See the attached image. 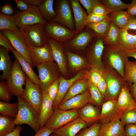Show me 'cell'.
<instances>
[{
  "mask_svg": "<svg viewBox=\"0 0 136 136\" xmlns=\"http://www.w3.org/2000/svg\"><path fill=\"white\" fill-rule=\"evenodd\" d=\"M23 128L20 125H18L13 131L5 136H20V132Z\"/></svg>",
  "mask_w": 136,
  "mask_h": 136,
  "instance_id": "cell-57",
  "label": "cell"
},
{
  "mask_svg": "<svg viewBox=\"0 0 136 136\" xmlns=\"http://www.w3.org/2000/svg\"><path fill=\"white\" fill-rule=\"evenodd\" d=\"M53 0H45L38 7L43 16L47 21H52L56 15V11L53 8Z\"/></svg>",
  "mask_w": 136,
  "mask_h": 136,
  "instance_id": "cell-32",
  "label": "cell"
},
{
  "mask_svg": "<svg viewBox=\"0 0 136 136\" xmlns=\"http://www.w3.org/2000/svg\"><path fill=\"white\" fill-rule=\"evenodd\" d=\"M85 74L86 72L82 71L69 79H66L61 77L60 78L58 92L53 103L54 111L58 108L71 86L75 81L84 77Z\"/></svg>",
  "mask_w": 136,
  "mask_h": 136,
  "instance_id": "cell-17",
  "label": "cell"
},
{
  "mask_svg": "<svg viewBox=\"0 0 136 136\" xmlns=\"http://www.w3.org/2000/svg\"><path fill=\"white\" fill-rule=\"evenodd\" d=\"M13 95L7 82H0V99L1 101L9 103Z\"/></svg>",
  "mask_w": 136,
  "mask_h": 136,
  "instance_id": "cell-43",
  "label": "cell"
},
{
  "mask_svg": "<svg viewBox=\"0 0 136 136\" xmlns=\"http://www.w3.org/2000/svg\"><path fill=\"white\" fill-rule=\"evenodd\" d=\"M96 86L102 94L104 99L107 89V85L103 73Z\"/></svg>",
  "mask_w": 136,
  "mask_h": 136,
  "instance_id": "cell-50",
  "label": "cell"
},
{
  "mask_svg": "<svg viewBox=\"0 0 136 136\" xmlns=\"http://www.w3.org/2000/svg\"><path fill=\"white\" fill-rule=\"evenodd\" d=\"M54 130L48 129L44 126L41 128L34 136H50Z\"/></svg>",
  "mask_w": 136,
  "mask_h": 136,
  "instance_id": "cell-54",
  "label": "cell"
},
{
  "mask_svg": "<svg viewBox=\"0 0 136 136\" xmlns=\"http://www.w3.org/2000/svg\"><path fill=\"white\" fill-rule=\"evenodd\" d=\"M66 53L69 64L73 70L78 71L88 66L86 60L80 55L68 50Z\"/></svg>",
  "mask_w": 136,
  "mask_h": 136,
  "instance_id": "cell-31",
  "label": "cell"
},
{
  "mask_svg": "<svg viewBox=\"0 0 136 136\" xmlns=\"http://www.w3.org/2000/svg\"><path fill=\"white\" fill-rule=\"evenodd\" d=\"M103 73L107 85L104 102L110 100L117 99L126 82L115 69L106 63L104 65Z\"/></svg>",
  "mask_w": 136,
  "mask_h": 136,
  "instance_id": "cell-2",
  "label": "cell"
},
{
  "mask_svg": "<svg viewBox=\"0 0 136 136\" xmlns=\"http://www.w3.org/2000/svg\"><path fill=\"white\" fill-rule=\"evenodd\" d=\"M6 79L13 95L21 97L24 90L23 86L25 84L26 76L16 59L13 62L10 74Z\"/></svg>",
  "mask_w": 136,
  "mask_h": 136,
  "instance_id": "cell-7",
  "label": "cell"
},
{
  "mask_svg": "<svg viewBox=\"0 0 136 136\" xmlns=\"http://www.w3.org/2000/svg\"><path fill=\"white\" fill-rule=\"evenodd\" d=\"M79 2L86 9L88 15L92 13L93 9L97 4L101 2L100 0H79Z\"/></svg>",
  "mask_w": 136,
  "mask_h": 136,
  "instance_id": "cell-46",
  "label": "cell"
},
{
  "mask_svg": "<svg viewBox=\"0 0 136 136\" xmlns=\"http://www.w3.org/2000/svg\"><path fill=\"white\" fill-rule=\"evenodd\" d=\"M120 120L125 125L129 124H136V108L125 110L120 118Z\"/></svg>",
  "mask_w": 136,
  "mask_h": 136,
  "instance_id": "cell-42",
  "label": "cell"
},
{
  "mask_svg": "<svg viewBox=\"0 0 136 136\" xmlns=\"http://www.w3.org/2000/svg\"><path fill=\"white\" fill-rule=\"evenodd\" d=\"M11 52L26 76L32 82L40 85V81L39 76L35 72L29 63L22 55L14 49Z\"/></svg>",
  "mask_w": 136,
  "mask_h": 136,
  "instance_id": "cell-25",
  "label": "cell"
},
{
  "mask_svg": "<svg viewBox=\"0 0 136 136\" xmlns=\"http://www.w3.org/2000/svg\"><path fill=\"white\" fill-rule=\"evenodd\" d=\"M15 1L18 9L21 12L26 11L29 7V5L24 0H15Z\"/></svg>",
  "mask_w": 136,
  "mask_h": 136,
  "instance_id": "cell-55",
  "label": "cell"
},
{
  "mask_svg": "<svg viewBox=\"0 0 136 136\" xmlns=\"http://www.w3.org/2000/svg\"><path fill=\"white\" fill-rule=\"evenodd\" d=\"M28 48L42 47L48 44L44 25L36 24L24 26L19 28Z\"/></svg>",
  "mask_w": 136,
  "mask_h": 136,
  "instance_id": "cell-4",
  "label": "cell"
},
{
  "mask_svg": "<svg viewBox=\"0 0 136 136\" xmlns=\"http://www.w3.org/2000/svg\"><path fill=\"white\" fill-rule=\"evenodd\" d=\"M18 110L15 118V125L26 124L36 133L40 128L39 114L28 103L21 97H17Z\"/></svg>",
  "mask_w": 136,
  "mask_h": 136,
  "instance_id": "cell-1",
  "label": "cell"
},
{
  "mask_svg": "<svg viewBox=\"0 0 136 136\" xmlns=\"http://www.w3.org/2000/svg\"><path fill=\"white\" fill-rule=\"evenodd\" d=\"M96 36L95 33L88 29V28L84 29L83 28L74 37L65 42L71 48L77 50H81L85 48Z\"/></svg>",
  "mask_w": 136,
  "mask_h": 136,
  "instance_id": "cell-18",
  "label": "cell"
},
{
  "mask_svg": "<svg viewBox=\"0 0 136 136\" xmlns=\"http://www.w3.org/2000/svg\"><path fill=\"white\" fill-rule=\"evenodd\" d=\"M125 51L128 57H132L136 59V47L132 50Z\"/></svg>",
  "mask_w": 136,
  "mask_h": 136,
  "instance_id": "cell-60",
  "label": "cell"
},
{
  "mask_svg": "<svg viewBox=\"0 0 136 136\" xmlns=\"http://www.w3.org/2000/svg\"><path fill=\"white\" fill-rule=\"evenodd\" d=\"M124 132L125 136H136V124H129L126 125Z\"/></svg>",
  "mask_w": 136,
  "mask_h": 136,
  "instance_id": "cell-51",
  "label": "cell"
},
{
  "mask_svg": "<svg viewBox=\"0 0 136 136\" xmlns=\"http://www.w3.org/2000/svg\"><path fill=\"white\" fill-rule=\"evenodd\" d=\"M88 89L90 94V103L101 108L104 98L97 86L89 83Z\"/></svg>",
  "mask_w": 136,
  "mask_h": 136,
  "instance_id": "cell-36",
  "label": "cell"
},
{
  "mask_svg": "<svg viewBox=\"0 0 136 136\" xmlns=\"http://www.w3.org/2000/svg\"><path fill=\"white\" fill-rule=\"evenodd\" d=\"M99 123L100 125L109 123L117 119H120L124 110L118 105L116 99H111L105 102L101 108Z\"/></svg>",
  "mask_w": 136,
  "mask_h": 136,
  "instance_id": "cell-13",
  "label": "cell"
},
{
  "mask_svg": "<svg viewBox=\"0 0 136 136\" xmlns=\"http://www.w3.org/2000/svg\"><path fill=\"white\" fill-rule=\"evenodd\" d=\"M94 39V42L88 56L90 66L103 69L104 65L102 62L101 58L105 48L103 39L96 36Z\"/></svg>",
  "mask_w": 136,
  "mask_h": 136,
  "instance_id": "cell-16",
  "label": "cell"
},
{
  "mask_svg": "<svg viewBox=\"0 0 136 136\" xmlns=\"http://www.w3.org/2000/svg\"><path fill=\"white\" fill-rule=\"evenodd\" d=\"M101 1L110 14L127 9L129 5L120 0H102Z\"/></svg>",
  "mask_w": 136,
  "mask_h": 136,
  "instance_id": "cell-37",
  "label": "cell"
},
{
  "mask_svg": "<svg viewBox=\"0 0 136 136\" xmlns=\"http://www.w3.org/2000/svg\"><path fill=\"white\" fill-rule=\"evenodd\" d=\"M117 100L119 106L124 110L136 108V102L130 93L126 82L123 86Z\"/></svg>",
  "mask_w": 136,
  "mask_h": 136,
  "instance_id": "cell-24",
  "label": "cell"
},
{
  "mask_svg": "<svg viewBox=\"0 0 136 136\" xmlns=\"http://www.w3.org/2000/svg\"><path fill=\"white\" fill-rule=\"evenodd\" d=\"M90 67L89 70L86 72L85 76L89 83L96 86L103 74V69Z\"/></svg>",
  "mask_w": 136,
  "mask_h": 136,
  "instance_id": "cell-41",
  "label": "cell"
},
{
  "mask_svg": "<svg viewBox=\"0 0 136 136\" xmlns=\"http://www.w3.org/2000/svg\"><path fill=\"white\" fill-rule=\"evenodd\" d=\"M123 28L127 31L130 30L136 32V15H131L129 20Z\"/></svg>",
  "mask_w": 136,
  "mask_h": 136,
  "instance_id": "cell-52",
  "label": "cell"
},
{
  "mask_svg": "<svg viewBox=\"0 0 136 136\" xmlns=\"http://www.w3.org/2000/svg\"><path fill=\"white\" fill-rule=\"evenodd\" d=\"M14 15L16 25L19 28L36 24H40L44 26L47 22L38 7L36 6L29 5L26 11H16Z\"/></svg>",
  "mask_w": 136,
  "mask_h": 136,
  "instance_id": "cell-6",
  "label": "cell"
},
{
  "mask_svg": "<svg viewBox=\"0 0 136 136\" xmlns=\"http://www.w3.org/2000/svg\"><path fill=\"white\" fill-rule=\"evenodd\" d=\"M37 67L40 81L39 85L44 94L54 82L59 79V69L54 61L42 63Z\"/></svg>",
  "mask_w": 136,
  "mask_h": 136,
  "instance_id": "cell-5",
  "label": "cell"
},
{
  "mask_svg": "<svg viewBox=\"0 0 136 136\" xmlns=\"http://www.w3.org/2000/svg\"><path fill=\"white\" fill-rule=\"evenodd\" d=\"M39 85L31 82L26 76L25 88L21 97L28 103L39 114L43 99Z\"/></svg>",
  "mask_w": 136,
  "mask_h": 136,
  "instance_id": "cell-10",
  "label": "cell"
},
{
  "mask_svg": "<svg viewBox=\"0 0 136 136\" xmlns=\"http://www.w3.org/2000/svg\"><path fill=\"white\" fill-rule=\"evenodd\" d=\"M18 103L11 104L1 100L0 101L1 114L15 118L18 114Z\"/></svg>",
  "mask_w": 136,
  "mask_h": 136,
  "instance_id": "cell-40",
  "label": "cell"
},
{
  "mask_svg": "<svg viewBox=\"0 0 136 136\" xmlns=\"http://www.w3.org/2000/svg\"><path fill=\"white\" fill-rule=\"evenodd\" d=\"M90 97L88 89L84 93L74 96L61 104L58 109L64 110L79 109L90 103Z\"/></svg>",
  "mask_w": 136,
  "mask_h": 136,
  "instance_id": "cell-22",
  "label": "cell"
},
{
  "mask_svg": "<svg viewBox=\"0 0 136 136\" xmlns=\"http://www.w3.org/2000/svg\"><path fill=\"white\" fill-rule=\"evenodd\" d=\"M74 18L75 35L79 33L85 26L88 15L82 8L79 0H70Z\"/></svg>",
  "mask_w": 136,
  "mask_h": 136,
  "instance_id": "cell-23",
  "label": "cell"
},
{
  "mask_svg": "<svg viewBox=\"0 0 136 136\" xmlns=\"http://www.w3.org/2000/svg\"><path fill=\"white\" fill-rule=\"evenodd\" d=\"M118 45L125 51L131 50L136 47L135 35L129 33L127 30L119 28Z\"/></svg>",
  "mask_w": 136,
  "mask_h": 136,
  "instance_id": "cell-29",
  "label": "cell"
},
{
  "mask_svg": "<svg viewBox=\"0 0 136 136\" xmlns=\"http://www.w3.org/2000/svg\"><path fill=\"white\" fill-rule=\"evenodd\" d=\"M53 103V101L46 93L43 94V101L39 114L40 128L45 126L54 112Z\"/></svg>",
  "mask_w": 136,
  "mask_h": 136,
  "instance_id": "cell-26",
  "label": "cell"
},
{
  "mask_svg": "<svg viewBox=\"0 0 136 136\" xmlns=\"http://www.w3.org/2000/svg\"><path fill=\"white\" fill-rule=\"evenodd\" d=\"M10 51L2 46H0V71L2 74L0 76V79H7L9 76L13 65L9 54Z\"/></svg>",
  "mask_w": 136,
  "mask_h": 136,
  "instance_id": "cell-27",
  "label": "cell"
},
{
  "mask_svg": "<svg viewBox=\"0 0 136 136\" xmlns=\"http://www.w3.org/2000/svg\"><path fill=\"white\" fill-rule=\"evenodd\" d=\"M119 29L118 27L111 19L108 32L105 37L103 39L104 44L118 46V39Z\"/></svg>",
  "mask_w": 136,
  "mask_h": 136,
  "instance_id": "cell-34",
  "label": "cell"
},
{
  "mask_svg": "<svg viewBox=\"0 0 136 136\" xmlns=\"http://www.w3.org/2000/svg\"><path fill=\"white\" fill-rule=\"evenodd\" d=\"M111 20L109 15L106 19L102 22L96 23H87L85 26L91 30L96 37L103 39L108 32Z\"/></svg>",
  "mask_w": 136,
  "mask_h": 136,
  "instance_id": "cell-30",
  "label": "cell"
},
{
  "mask_svg": "<svg viewBox=\"0 0 136 136\" xmlns=\"http://www.w3.org/2000/svg\"><path fill=\"white\" fill-rule=\"evenodd\" d=\"M87 127L86 123L78 117L54 130L53 133L59 136H75Z\"/></svg>",
  "mask_w": 136,
  "mask_h": 136,
  "instance_id": "cell-20",
  "label": "cell"
},
{
  "mask_svg": "<svg viewBox=\"0 0 136 136\" xmlns=\"http://www.w3.org/2000/svg\"><path fill=\"white\" fill-rule=\"evenodd\" d=\"M128 84L130 93L136 102V83Z\"/></svg>",
  "mask_w": 136,
  "mask_h": 136,
  "instance_id": "cell-58",
  "label": "cell"
},
{
  "mask_svg": "<svg viewBox=\"0 0 136 136\" xmlns=\"http://www.w3.org/2000/svg\"><path fill=\"white\" fill-rule=\"evenodd\" d=\"M125 126L120 119L100 125L97 136H125Z\"/></svg>",
  "mask_w": 136,
  "mask_h": 136,
  "instance_id": "cell-21",
  "label": "cell"
},
{
  "mask_svg": "<svg viewBox=\"0 0 136 136\" xmlns=\"http://www.w3.org/2000/svg\"><path fill=\"white\" fill-rule=\"evenodd\" d=\"M124 80L128 84L136 83V61H127L124 70Z\"/></svg>",
  "mask_w": 136,
  "mask_h": 136,
  "instance_id": "cell-39",
  "label": "cell"
},
{
  "mask_svg": "<svg viewBox=\"0 0 136 136\" xmlns=\"http://www.w3.org/2000/svg\"><path fill=\"white\" fill-rule=\"evenodd\" d=\"M29 5L37 7L39 6L44 1V0H24Z\"/></svg>",
  "mask_w": 136,
  "mask_h": 136,
  "instance_id": "cell-59",
  "label": "cell"
},
{
  "mask_svg": "<svg viewBox=\"0 0 136 136\" xmlns=\"http://www.w3.org/2000/svg\"><path fill=\"white\" fill-rule=\"evenodd\" d=\"M111 20L120 28H123L129 20L131 16L126 11L121 10L110 13Z\"/></svg>",
  "mask_w": 136,
  "mask_h": 136,
  "instance_id": "cell-35",
  "label": "cell"
},
{
  "mask_svg": "<svg viewBox=\"0 0 136 136\" xmlns=\"http://www.w3.org/2000/svg\"><path fill=\"white\" fill-rule=\"evenodd\" d=\"M1 31L8 38L14 48L33 67L28 48L19 29L15 31L4 30Z\"/></svg>",
  "mask_w": 136,
  "mask_h": 136,
  "instance_id": "cell-12",
  "label": "cell"
},
{
  "mask_svg": "<svg viewBox=\"0 0 136 136\" xmlns=\"http://www.w3.org/2000/svg\"><path fill=\"white\" fill-rule=\"evenodd\" d=\"M19 28L16 25L14 15L8 16L0 13V30L12 31L17 30Z\"/></svg>",
  "mask_w": 136,
  "mask_h": 136,
  "instance_id": "cell-38",
  "label": "cell"
},
{
  "mask_svg": "<svg viewBox=\"0 0 136 136\" xmlns=\"http://www.w3.org/2000/svg\"><path fill=\"white\" fill-rule=\"evenodd\" d=\"M55 7L56 15L51 21L57 23L75 32V21L70 1H58L56 2Z\"/></svg>",
  "mask_w": 136,
  "mask_h": 136,
  "instance_id": "cell-8",
  "label": "cell"
},
{
  "mask_svg": "<svg viewBox=\"0 0 136 136\" xmlns=\"http://www.w3.org/2000/svg\"><path fill=\"white\" fill-rule=\"evenodd\" d=\"M104 52L106 64L115 69L124 80V70L129 60L125 51L118 46L105 45Z\"/></svg>",
  "mask_w": 136,
  "mask_h": 136,
  "instance_id": "cell-3",
  "label": "cell"
},
{
  "mask_svg": "<svg viewBox=\"0 0 136 136\" xmlns=\"http://www.w3.org/2000/svg\"><path fill=\"white\" fill-rule=\"evenodd\" d=\"M100 108L90 103L79 109V117L90 127L99 121Z\"/></svg>",
  "mask_w": 136,
  "mask_h": 136,
  "instance_id": "cell-19",
  "label": "cell"
},
{
  "mask_svg": "<svg viewBox=\"0 0 136 136\" xmlns=\"http://www.w3.org/2000/svg\"><path fill=\"white\" fill-rule=\"evenodd\" d=\"M15 118L1 114L0 115V136H5L15 129Z\"/></svg>",
  "mask_w": 136,
  "mask_h": 136,
  "instance_id": "cell-33",
  "label": "cell"
},
{
  "mask_svg": "<svg viewBox=\"0 0 136 136\" xmlns=\"http://www.w3.org/2000/svg\"><path fill=\"white\" fill-rule=\"evenodd\" d=\"M44 26L48 37L61 43L66 42L76 35L75 32L55 22H47Z\"/></svg>",
  "mask_w": 136,
  "mask_h": 136,
  "instance_id": "cell-11",
  "label": "cell"
},
{
  "mask_svg": "<svg viewBox=\"0 0 136 136\" xmlns=\"http://www.w3.org/2000/svg\"><path fill=\"white\" fill-rule=\"evenodd\" d=\"M92 13L97 15L107 16L109 15V12L101 2L95 5L94 7Z\"/></svg>",
  "mask_w": 136,
  "mask_h": 136,
  "instance_id": "cell-47",
  "label": "cell"
},
{
  "mask_svg": "<svg viewBox=\"0 0 136 136\" xmlns=\"http://www.w3.org/2000/svg\"><path fill=\"white\" fill-rule=\"evenodd\" d=\"M0 45L11 51L14 48L8 38L1 31L0 32Z\"/></svg>",
  "mask_w": 136,
  "mask_h": 136,
  "instance_id": "cell-49",
  "label": "cell"
},
{
  "mask_svg": "<svg viewBox=\"0 0 136 136\" xmlns=\"http://www.w3.org/2000/svg\"><path fill=\"white\" fill-rule=\"evenodd\" d=\"M109 16V15L102 16L92 13L88 15L86 24L96 23L102 22L106 19Z\"/></svg>",
  "mask_w": 136,
  "mask_h": 136,
  "instance_id": "cell-48",
  "label": "cell"
},
{
  "mask_svg": "<svg viewBox=\"0 0 136 136\" xmlns=\"http://www.w3.org/2000/svg\"><path fill=\"white\" fill-rule=\"evenodd\" d=\"M126 11L130 15H136V0L131 1Z\"/></svg>",
  "mask_w": 136,
  "mask_h": 136,
  "instance_id": "cell-56",
  "label": "cell"
},
{
  "mask_svg": "<svg viewBox=\"0 0 136 136\" xmlns=\"http://www.w3.org/2000/svg\"><path fill=\"white\" fill-rule=\"evenodd\" d=\"M100 124L98 122L84 129L75 136H97Z\"/></svg>",
  "mask_w": 136,
  "mask_h": 136,
  "instance_id": "cell-44",
  "label": "cell"
},
{
  "mask_svg": "<svg viewBox=\"0 0 136 136\" xmlns=\"http://www.w3.org/2000/svg\"><path fill=\"white\" fill-rule=\"evenodd\" d=\"M135 46H136V35H135Z\"/></svg>",
  "mask_w": 136,
  "mask_h": 136,
  "instance_id": "cell-62",
  "label": "cell"
},
{
  "mask_svg": "<svg viewBox=\"0 0 136 136\" xmlns=\"http://www.w3.org/2000/svg\"><path fill=\"white\" fill-rule=\"evenodd\" d=\"M1 13L8 16H13L15 13L14 9L11 6L6 4L0 7Z\"/></svg>",
  "mask_w": 136,
  "mask_h": 136,
  "instance_id": "cell-53",
  "label": "cell"
},
{
  "mask_svg": "<svg viewBox=\"0 0 136 136\" xmlns=\"http://www.w3.org/2000/svg\"><path fill=\"white\" fill-rule=\"evenodd\" d=\"M33 67L49 61H54L51 48L48 43L42 47H33L28 48Z\"/></svg>",
  "mask_w": 136,
  "mask_h": 136,
  "instance_id": "cell-14",
  "label": "cell"
},
{
  "mask_svg": "<svg viewBox=\"0 0 136 136\" xmlns=\"http://www.w3.org/2000/svg\"><path fill=\"white\" fill-rule=\"evenodd\" d=\"M59 85V79L55 81L49 87L46 93L53 102L57 95Z\"/></svg>",
  "mask_w": 136,
  "mask_h": 136,
  "instance_id": "cell-45",
  "label": "cell"
},
{
  "mask_svg": "<svg viewBox=\"0 0 136 136\" xmlns=\"http://www.w3.org/2000/svg\"><path fill=\"white\" fill-rule=\"evenodd\" d=\"M88 84L85 75L75 81L69 89L61 104L74 96L86 92L88 90Z\"/></svg>",
  "mask_w": 136,
  "mask_h": 136,
  "instance_id": "cell-28",
  "label": "cell"
},
{
  "mask_svg": "<svg viewBox=\"0 0 136 136\" xmlns=\"http://www.w3.org/2000/svg\"><path fill=\"white\" fill-rule=\"evenodd\" d=\"M50 136H59L58 135H57L56 134H55L54 133H52L51 134Z\"/></svg>",
  "mask_w": 136,
  "mask_h": 136,
  "instance_id": "cell-61",
  "label": "cell"
},
{
  "mask_svg": "<svg viewBox=\"0 0 136 136\" xmlns=\"http://www.w3.org/2000/svg\"><path fill=\"white\" fill-rule=\"evenodd\" d=\"M79 117V109L64 110L57 109L54 112L45 126L55 130Z\"/></svg>",
  "mask_w": 136,
  "mask_h": 136,
  "instance_id": "cell-9",
  "label": "cell"
},
{
  "mask_svg": "<svg viewBox=\"0 0 136 136\" xmlns=\"http://www.w3.org/2000/svg\"><path fill=\"white\" fill-rule=\"evenodd\" d=\"M47 41L59 70L63 75L66 76L67 74L66 59L61 43L48 37Z\"/></svg>",
  "mask_w": 136,
  "mask_h": 136,
  "instance_id": "cell-15",
  "label": "cell"
}]
</instances>
